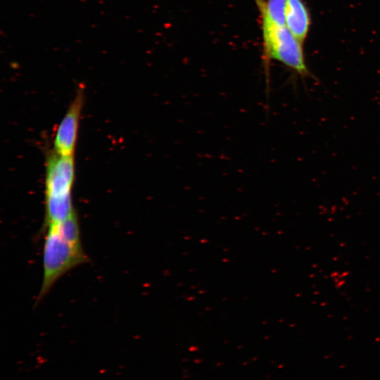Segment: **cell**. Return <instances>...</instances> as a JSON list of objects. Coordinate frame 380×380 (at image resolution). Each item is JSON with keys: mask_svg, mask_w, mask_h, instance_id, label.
Masks as SVG:
<instances>
[{"mask_svg": "<svg viewBox=\"0 0 380 380\" xmlns=\"http://www.w3.org/2000/svg\"><path fill=\"white\" fill-rule=\"evenodd\" d=\"M75 174L74 156H62L53 150L48 153L45 163L44 230L62 222L75 212L72 199Z\"/></svg>", "mask_w": 380, "mask_h": 380, "instance_id": "1", "label": "cell"}, {"mask_svg": "<svg viewBox=\"0 0 380 380\" xmlns=\"http://www.w3.org/2000/svg\"><path fill=\"white\" fill-rule=\"evenodd\" d=\"M258 11L261 20L266 91H268L270 85L269 72L272 60L281 63L300 77L310 76L303 44L291 33L285 24L274 21L262 11Z\"/></svg>", "mask_w": 380, "mask_h": 380, "instance_id": "2", "label": "cell"}, {"mask_svg": "<svg viewBox=\"0 0 380 380\" xmlns=\"http://www.w3.org/2000/svg\"><path fill=\"white\" fill-rule=\"evenodd\" d=\"M44 231L46 233L42 254L43 277L41 289L37 298V302L49 293L62 276L89 260L82 246L70 241L61 232L57 224L51 225Z\"/></svg>", "mask_w": 380, "mask_h": 380, "instance_id": "3", "label": "cell"}, {"mask_svg": "<svg viewBox=\"0 0 380 380\" xmlns=\"http://www.w3.org/2000/svg\"><path fill=\"white\" fill-rule=\"evenodd\" d=\"M84 97L79 89L57 127L53 150L60 155L74 156Z\"/></svg>", "mask_w": 380, "mask_h": 380, "instance_id": "4", "label": "cell"}, {"mask_svg": "<svg viewBox=\"0 0 380 380\" xmlns=\"http://www.w3.org/2000/svg\"><path fill=\"white\" fill-rule=\"evenodd\" d=\"M284 22L291 33L303 44L310 27V15L301 0H287L284 10Z\"/></svg>", "mask_w": 380, "mask_h": 380, "instance_id": "5", "label": "cell"}, {"mask_svg": "<svg viewBox=\"0 0 380 380\" xmlns=\"http://www.w3.org/2000/svg\"><path fill=\"white\" fill-rule=\"evenodd\" d=\"M258 10L264 11L274 21L285 24L284 10L287 0H254Z\"/></svg>", "mask_w": 380, "mask_h": 380, "instance_id": "6", "label": "cell"}]
</instances>
